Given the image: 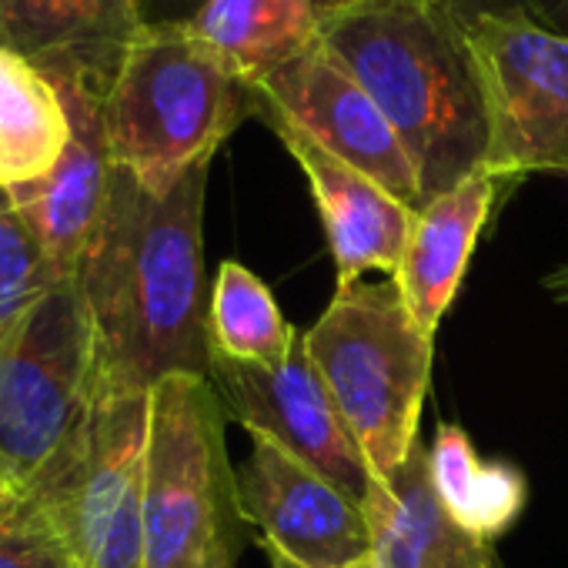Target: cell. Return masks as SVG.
I'll return each mask as SVG.
<instances>
[{"label":"cell","instance_id":"obj_1","mask_svg":"<svg viewBox=\"0 0 568 568\" xmlns=\"http://www.w3.org/2000/svg\"><path fill=\"white\" fill-rule=\"evenodd\" d=\"M207 164L151 194L114 164L104 221L78 271L101 382L144 388L171 375H211L204 292Z\"/></svg>","mask_w":568,"mask_h":568},{"label":"cell","instance_id":"obj_2","mask_svg":"<svg viewBox=\"0 0 568 568\" xmlns=\"http://www.w3.org/2000/svg\"><path fill=\"white\" fill-rule=\"evenodd\" d=\"M325 51L395 128L415 164L422 207L488 168L485 74L452 0H358L325 34Z\"/></svg>","mask_w":568,"mask_h":568},{"label":"cell","instance_id":"obj_3","mask_svg":"<svg viewBox=\"0 0 568 568\" xmlns=\"http://www.w3.org/2000/svg\"><path fill=\"white\" fill-rule=\"evenodd\" d=\"M302 345L372 475L395 478L418 445L435 358V335L415 322L395 277L338 284Z\"/></svg>","mask_w":568,"mask_h":568},{"label":"cell","instance_id":"obj_4","mask_svg":"<svg viewBox=\"0 0 568 568\" xmlns=\"http://www.w3.org/2000/svg\"><path fill=\"white\" fill-rule=\"evenodd\" d=\"M254 108V88L187 28H141L104 94L111 158L151 194H168L214 161Z\"/></svg>","mask_w":568,"mask_h":568},{"label":"cell","instance_id":"obj_5","mask_svg":"<svg viewBox=\"0 0 568 568\" xmlns=\"http://www.w3.org/2000/svg\"><path fill=\"white\" fill-rule=\"evenodd\" d=\"M224 408L207 378L171 375L151 388L144 485L148 568H234L247 521L224 445Z\"/></svg>","mask_w":568,"mask_h":568},{"label":"cell","instance_id":"obj_6","mask_svg":"<svg viewBox=\"0 0 568 568\" xmlns=\"http://www.w3.org/2000/svg\"><path fill=\"white\" fill-rule=\"evenodd\" d=\"M98 395V345L78 281L0 342V478L34 498L71 458Z\"/></svg>","mask_w":568,"mask_h":568},{"label":"cell","instance_id":"obj_7","mask_svg":"<svg viewBox=\"0 0 568 568\" xmlns=\"http://www.w3.org/2000/svg\"><path fill=\"white\" fill-rule=\"evenodd\" d=\"M151 392L101 382L88 425L61 471L34 495L88 568H148Z\"/></svg>","mask_w":568,"mask_h":568},{"label":"cell","instance_id":"obj_8","mask_svg":"<svg viewBox=\"0 0 568 568\" xmlns=\"http://www.w3.org/2000/svg\"><path fill=\"white\" fill-rule=\"evenodd\" d=\"M485 74L495 178L568 174V38L521 18H468Z\"/></svg>","mask_w":568,"mask_h":568},{"label":"cell","instance_id":"obj_9","mask_svg":"<svg viewBox=\"0 0 568 568\" xmlns=\"http://www.w3.org/2000/svg\"><path fill=\"white\" fill-rule=\"evenodd\" d=\"M207 382L227 418L274 442L365 508L375 475L302 342L284 365H244L211 355Z\"/></svg>","mask_w":568,"mask_h":568},{"label":"cell","instance_id":"obj_10","mask_svg":"<svg viewBox=\"0 0 568 568\" xmlns=\"http://www.w3.org/2000/svg\"><path fill=\"white\" fill-rule=\"evenodd\" d=\"M237 495L271 568H352L372 555L365 508L261 435L237 468Z\"/></svg>","mask_w":568,"mask_h":568},{"label":"cell","instance_id":"obj_11","mask_svg":"<svg viewBox=\"0 0 568 568\" xmlns=\"http://www.w3.org/2000/svg\"><path fill=\"white\" fill-rule=\"evenodd\" d=\"M257 104L292 121L338 161L358 168L408 207L422 211V184L395 128L368 91L322 48L277 68L254 88Z\"/></svg>","mask_w":568,"mask_h":568},{"label":"cell","instance_id":"obj_12","mask_svg":"<svg viewBox=\"0 0 568 568\" xmlns=\"http://www.w3.org/2000/svg\"><path fill=\"white\" fill-rule=\"evenodd\" d=\"M48 78L64 94L71 114V144L48 178L8 194L38 237L54 277L78 281L84 254L111 201L114 158L104 124V91L78 74Z\"/></svg>","mask_w":568,"mask_h":568},{"label":"cell","instance_id":"obj_13","mask_svg":"<svg viewBox=\"0 0 568 568\" xmlns=\"http://www.w3.org/2000/svg\"><path fill=\"white\" fill-rule=\"evenodd\" d=\"M254 118L277 134L284 151L295 158V164L308 178L312 197L318 204L335 254L338 284H355L365 271H385L392 277L405 257L418 211L398 201L392 191H385L358 168L328 154L322 144H315L308 134H302L292 121H284L271 108L257 104Z\"/></svg>","mask_w":568,"mask_h":568},{"label":"cell","instance_id":"obj_14","mask_svg":"<svg viewBox=\"0 0 568 568\" xmlns=\"http://www.w3.org/2000/svg\"><path fill=\"white\" fill-rule=\"evenodd\" d=\"M138 34L134 0H0V48L44 74L88 78L104 94Z\"/></svg>","mask_w":568,"mask_h":568},{"label":"cell","instance_id":"obj_15","mask_svg":"<svg viewBox=\"0 0 568 568\" xmlns=\"http://www.w3.org/2000/svg\"><path fill=\"white\" fill-rule=\"evenodd\" d=\"M365 518L378 568H501L495 545L452 521L438 501L422 438L395 478H375Z\"/></svg>","mask_w":568,"mask_h":568},{"label":"cell","instance_id":"obj_16","mask_svg":"<svg viewBox=\"0 0 568 568\" xmlns=\"http://www.w3.org/2000/svg\"><path fill=\"white\" fill-rule=\"evenodd\" d=\"M501 184L505 181L491 171H475L471 178L432 197L418 211L405 257L392 277L408 312L428 335L438 332L455 292L462 288V277L468 271V261L478 247Z\"/></svg>","mask_w":568,"mask_h":568},{"label":"cell","instance_id":"obj_17","mask_svg":"<svg viewBox=\"0 0 568 568\" xmlns=\"http://www.w3.org/2000/svg\"><path fill=\"white\" fill-rule=\"evenodd\" d=\"M358 0H207L184 24L244 84L257 88L277 68L325 44L335 21Z\"/></svg>","mask_w":568,"mask_h":568},{"label":"cell","instance_id":"obj_18","mask_svg":"<svg viewBox=\"0 0 568 568\" xmlns=\"http://www.w3.org/2000/svg\"><path fill=\"white\" fill-rule=\"evenodd\" d=\"M71 144L61 88L28 58L0 48V191L48 178Z\"/></svg>","mask_w":568,"mask_h":568},{"label":"cell","instance_id":"obj_19","mask_svg":"<svg viewBox=\"0 0 568 568\" xmlns=\"http://www.w3.org/2000/svg\"><path fill=\"white\" fill-rule=\"evenodd\" d=\"M211 352L244 365H284L298 332L284 322L267 284L241 261H221L207 302Z\"/></svg>","mask_w":568,"mask_h":568},{"label":"cell","instance_id":"obj_20","mask_svg":"<svg viewBox=\"0 0 568 568\" xmlns=\"http://www.w3.org/2000/svg\"><path fill=\"white\" fill-rule=\"evenodd\" d=\"M58 281L38 237L14 207L11 194L0 191V342H4L54 288Z\"/></svg>","mask_w":568,"mask_h":568},{"label":"cell","instance_id":"obj_21","mask_svg":"<svg viewBox=\"0 0 568 568\" xmlns=\"http://www.w3.org/2000/svg\"><path fill=\"white\" fill-rule=\"evenodd\" d=\"M0 568H88L51 515L34 501L21 505L0 525Z\"/></svg>","mask_w":568,"mask_h":568},{"label":"cell","instance_id":"obj_22","mask_svg":"<svg viewBox=\"0 0 568 568\" xmlns=\"http://www.w3.org/2000/svg\"><path fill=\"white\" fill-rule=\"evenodd\" d=\"M525 498H528V481L515 465L485 462L458 525L468 528L471 535L485 538V541H495L498 535H505L518 521Z\"/></svg>","mask_w":568,"mask_h":568},{"label":"cell","instance_id":"obj_23","mask_svg":"<svg viewBox=\"0 0 568 568\" xmlns=\"http://www.w3.org/2000/svg\"><path fill=\"white\" fill-rule=\"evenodd\" d=\"M481 462L465 435L462 425L442 422L435 445L428 448V475H432V488L438 495V501L445 505V511L452 515V521H462L471 488L478 481Z\"/></svg>","mask_w":568,"mask_h":568},{"label":"cell","instance_id":"obj_24","mask_svg":"<svg viewBox=\"0 0 568 568\" xmlns=\"http://www.w3.org/2000/svg\"><path fill=\"white\" fill-rule=\"evenodd\" d=\"M462 18H521L568 38V0H452Z\"/></svg>","mask_w":568,"mask_h":568},{"label":"cell","instance_id":"obj_25","mask_svg":"<svg viewBox=\"0 0 568 568\" xmlns=\"http://www.w3.org/2000/svg\"><path fill=\"white\" fill-rule=\"evenodd\" d=\"M141 28H184L207 0H134Z\"/></svg>","mask_w":568,"mask_h":568},{"label":"cell","instance_id":"obj_26","mask_svg":"<svg viewBox=\"0 0 568 568\" xmlns=\"http://www.w3.org/2000/svg\"><path fill=\"white\" fill-rule=\"evenodd\" d=\"M541 288L551 295V302L568 305V264H561V267H555L551 274H545V277H541Z\"/></svg>","mask_w":568,"mask_h":568},{"label":"cell","instance_id":"obj_27","mask_svg":"<svg viewBox=\"0 0 568 568\" xmlns=\"http://www.w3.org/2000/svg\"><path fill=\"white\" fill-rule=\"evenodd\" d=\"M21 505V495L4 481V478H0V525H4L8 521V515L14 511Z\"/></svg>","mask_w":568,"mask_h":568},{"label":"cell","instance_id":"obj_28","mask_svg":"<svg viewBox=\"0 0 568 568\" xmlns=\"http://www.w3.org/2000/svg\"><path fill=\"white\" fill-rule=\"evenodd\" d=\"M352 568H378V561H375L372 555H365V558H362V561H355Z\"/></svg>","mask_w":568,"mask_h":568}]
</instances>
